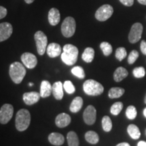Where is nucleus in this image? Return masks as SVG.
<instances>
[{
  "mask_svg": "<svg viewBox=\"0 0 146 146\" xmlns=\"http://www.w3.org/2000/svg\"><path fill=\"white\" fill-rule=\"evenodd\" d=\"M78 50L74 45L66 44L63 47V52L61 54V58L63 62L66 65L72 66L76 62L78 59Z\"/></svg>",
  "mask_w": 146,
  "mask_h": 146,
  "instance_id": "f257e3e1",
  "label": "nucleus"
},
{
  "mask_svg": "<svg viewBox=\"0 0 146 146\" xmlns=\"http://www.w3.org/2000/svg\"><path fill=\"white\" fill-rule=\"evenodd\" d=\"M26 69L21 63L15 62L10 65L9 74H10L11 79L14 83H21L23 81L24 77L26 75Z\"/></svg>",
  "mask_w": 146,
  "mask_h": 146,
  "instance_id": "f03ea898",
  "label": "nucleus"
},
{
  "mask_svg": "<svg viewBox=\"0 0 146 146\" xmlns=\"http://www.w3.org/2000/svg\"><path fill=\"white\" fill-rule=\"evenodd\" d=\"M31 114L26 109H21L16 116V128L18 131H24L28 129L31 123Z\"/></svg>",
  "mask_w": 146,
  "mask_h": 146,
  "instance_id": "7ed1b4c3",
  "label": "nucleus"
},
{
  "mask_svg": "<svg viewBox=\"0 0 146 146\" xmlns=\"http://www.w3.org/2000/svg\"><path fill=\"white\" fill-rule=\"evenodd\" d=\"M83 90L85 94L89 96H97L104 92V88L99 82L93 79H89L83 83Z\"/></svg>",
  "mask_w": 146,
  "mask_h": 146,
  "instance_id": "20e7f679",
  "label": "nucleus"
},
{
  "mask_svg": "<svg viewBox=\"0 0 146 146\" xmlns=\"http://www.w3.org/2000/svg\"><path fill=\"white\" fill-rule=\"evenodd\" d=\"M76 31V22L72 17L68 16L63 21L61 27V31L63 36L69 38L74 35Z\"/></svg>",
  "mask_w": 146,
  "mask_h": 146,
  "instance_id": "39448f33",
  "label": "nucleus"
},
{
  "mask_svg": "<svg viewBox=\"0 0 146 146\" xmlns=\"http://www.w3.org/2000/svg\"><path fill=\"white\" fill-rule=\"evenodd\" d=\"M35 40L36 42V50L40 56L45 54L47 45V37L43 32L39 31L35 34Z\"/></svg>",
  "mask_w": 146,
  "mask_h": 146,
  "instance_id": "423d86ee",
  "label": "nucleus"
},
{
  "mask_svg": "<svg viewBox=\"0 0 146 146\" xmlns=\"http://www.w3.org/2000/svg\"><path fill=\"white\" fill-rule=\"evenodd\" d=\"M113 12H114V9H113L112 5L105 4L102 5L100 8L98 9L96 14H95V16L98 21L104 22L109 19L112 16Z\"/></svg>",
  "mask_w": 146,
  "mask_h": 146,
  "instance_id": "0eeeda50",
  "label": "nucleus"
},
{
  "mask_svg": "<svg viewBox=\"0 0 146 146\" xmlns=\"http://www.w3.org/2000/svg\"><path fill=\"white\" fill-rule=\"evenodd\" d=\"M14 114V108L11 104H5L0 109V123L7 124L12 118Z\"/></svg>",
  "mask_w": 146,
  "mask_h": 146,
  "instance_id": "6e6552de",
  "label": "nucleus"
},
{
  "mask_svg": "<svg viewBox=\"0 0 146 146\" xmlns=\"http://www.w3.org/2000/svg\"><path fill=\"white\" fill-rule=\"evenodd\" d=\"M143 33V26L141 23H136L131 27L129 35V42L131 43H135L139 41L141 38Z\"/></svg>",
  "mask_w": 146,
  "mask_h": 146,
  "instance_id": "1a4fd4ad",
  "label": "nucleus"
},
{
  "mask_svg": "<svg viewBox=\"0 0 146 146\" xmlns=\"http://www.w3.org/2000/svg\"><path fill=\"white\" fill-rule=\"evenodd\" d=\"M83 119L87 125H94L96 120V110L93 106H88L83 113Z\"/></svg>",
  "mask_w": 146,
  "mask_h": 146,
  "instance_id": "9d476101",
  "label": "nucleus"
},
{
  "mask_svg": "<svg viewBox=\"0 0 146 146\" xmlns=\"http://www.w3.org/2000/svg\"><path fill=\"white\" fill-rule=\"evenodd\" d=\"M21 60L23 64L29 69L34 68L37 64V58L31 53H24L21 56Z\"/></svg>",
  "mask_w": 146,
  "mask_h": 146,
  "instance_id": "9b49d317",
  "label": "nucleus"
},
{
  "mask_svg": "<svg viewBox=\"0 0 146 146\" xmlns=\"http://www.w3.org/2000/svg\"><path fill=\"white\" fill-rule=\"evenodd\" d=\"M13 32V27L9 23L0 24V42L4 41L10 37Z\"/></svg>",
  "mask_w": 146,
  "mask_h": 146,
  "instance_id": "f8f14e48",
  "label": "nucleus"
},
{
  "mask_svg": "<svg viewBox=\"0 0 146 146\" xmlns=\"http://www.w3.org/2000/svg\"><path fill=\"white\" fill-rule=\"evenodd\" d=\"M41 95L40 93L31 91V92L25 93L23 94V100L27 105H33L39 101Z\"/></svg>",
  "mask_w": 146,
  "mask_h": 146,
  "instance_id": "ddd939ff",
  "label": "nucleus"
},
{
  "mask_svg": "<svg viewBox=\"0 0 146 146\" xmlns=\"http://www.w3.org/2000/svg\"><path fill=\"white\" fill-rule=\"evenodd\" d=\"M56 125L59 128H64L68 126L71 122V118L68 114L66 113H61L58 114L56 118Z\"/></svg>",
  "mask_w": 146,
  "mask_h": 146,
  "instance_id": "4468645a",
  "label": "nucleus"
},
{
  "mask_svg": "<svg viewBox=\"0 0 146 146\" xmlns=\"http://www.w3.org/2000/svg\"><path fill=\"white\" fill-rule=\"evenodd\" d=\"M47 54L50 58H56L62 54V47L56 43H52L47 47Z\"/></svg>",
  "mask_w": 146,
  "mask_h": 146,
  "instance_id": "2eb2a0df",
  "label": "nucleus"
},
{
  "mask_svg": "<svg viewBox=\"0 0 146 146\" xmlns=\"http://www.w3.org/2000/svg\"><path fill=\"white\" fill-rule=\"evenodd\" d=\"M63 84L62 82L57 81L52 85V94L54 98L58 100H61L64 96Z\"/></svg>",
  "mask_w": 146,
  "mask_h": 146,
  "instance_id": "dca6fc26",
  "label": "nucleus"
},
{
  "mask_svg": "<svg viewBox=\"0 0 146 146\" xmlns=\"http://www.w3.org/2000/svg\"><path fill=\"white\" fill-rule=\"evenodd\" d=\"M49 23L52 26L57 25L60 21V13L59 10L56 8H52L48 13Z\"/></svg>",
  "mask_w": 146,
  "mask_h": 146,
  "instance_id": "f3484780",
  "label": "nucleus"
},
{
  "mask_svg": "<svg viewBox=\"0 0 146 146\" xmlns=\"http://www.w3.org/2000/svg\"><path fill=\"white\" fill-rule=\"evenodd\" d=\"M48 140L51 144L54 145H62L64 143V137L58 133H52L48 136Z\"/></svg>",
  "mask_w": 146,
  "mask_h": 146,
  "instance_id": "a211bd4d",
  "label": "nucleus"
},
{
  "mask_svg": "<svg viewBox=\"0 0 146 146\" xmlns=\"http://www.w3.org/2000/svg\"><path fill=\"white\" fill-rule=\"evenodd\" d=\"M52 86L50 83L47 81H43L41 84V89H40V95L43 98H47L52 94Z\"/></svg>",
  "mask_w": 146,
  "mask_h": 146,
  "instance_id": "6ab92c4d",
  "label": "nucleus"
},
{
  "mask_svg": "<svg viewBox=\"0 0 146 146\" xmlns=\"http://www.w3.org/2000/svg\"><path fill=\"white\" fill-rule=\"evenodd\" d=\"M83 104V100L81 97H76L72 102H71L70 106V112L73 113H76L81 110Z\"/></svg>",
  "mask_w": 146,
  "mask_h": 146,
  "instance_id": "aec40b11",
  "label": "nucleus"
},
{
  "mask_svg": "<svg viewBox=\"0 0 146 146\" xmlns=\"http://www.w3.org/2000/svg\"><path fill=\"white\" fill-rule=\"evenodd\" d=\"M129 74L127 70L123 67H118L114 73V79L116 82L123 81Z\"/></svg>",
  "mask_w": 146,
  "mask_h": 146,
  "instance_id": "412c9836",
  "label": "nucleus"
},
{
  "mask_svg": "<svg viewBox=\"0 0 146 146\" xmlns=\"http://www.w3.org/2000/svg\"><path fill=\"white\" fill-rule=\"evenodd\" d=\"M95 51L92 47H87L82 54V59L85 62L90 63L94 59Z\"/></svg>",
  "mask_w": 146,
  "mask_h": 146,
  "instance_id": "4be33fe9",
  "label": "nucleus"
},
{
  "mask_svg": "<svg viewBox=\"0 0 146 146\" xmlns=\"http://www.w3.org/2000/svg\"><path fill=\"white\" fill-rule=\"evenodd\" d=\"M127 131L130 137L133 139H138L141 136L139 129L135 125H130L127 128Z\"/></svg>",
  "mask_w": 146,
  "mask_h": 146,
  "instance_id": "5701e85b",
  "label": "nucleus"
},
{
  "mask_svg": "<svg viewBox=\"0 0 146 146\" xmlns=\"http://www.w3.org/2000/svg\"><path fill=\"white\" fill-rule=\"evenodd\" d=\"M85 138L87 142L91 144H96L99 141V135L97 133L93 131H89L85 133Z\"/></svg>",
  "mask_w": 146,
  "mask_h": 146,
  "instance_id": "b1692460",
  "label": "nucleus"
},
{
  "mask_svg": "<svg viewBox=\"0 0 146 146\" xmlns=\"http://www.w3.org/2000/svg\"><path fill=\"white\" fill-rule=\"evenodd\" d=\"M125 93V89L121 87H112L110 89L108 92V96L111 99L118 98L121 97Z\"/></svg>",
  "mask_w": 146,
  "mask_h": 146,
  "instance_id": "393cba45",
  "label": "nucleus"
},
{
  "mask_svg": "<svg viewBox=\"0 0 146 146\" xmlns=\"http://www.w3.org/2000/svg\"><path fill=\"white\" fill-rule=\"evenodd\" d=\"M67 141L68 146H78L79 145L78 136L74 131H70L67 134Z\"/></svg>",
  "mask_w": 146,
  "mask_h": 146,
  "instance_id": "a878e982",
  "label": "nucleus"
},
{
  "mask_svg": "<svg viewBox=\"0 0 146 146\" xmlns=\"http://www.w3.org/2000/svg\"><path fill=\"white\" fill-rule=\"evenodd\" d=\"M102 128H103L104 131H106V132H110V131L112 130V123L109 116H104L102 120Z\"/></svg>",
  "mask_w": 146,
  "mask_h": 146,
  "instance_id": "bb28decb",
  "label": "nucleus"
},
{
  "mask_svg": "<svg viewBox=\"0 0 146 146\" xmlns=\"http://www.w3.org/2000/svg\"><path fill=\"white\" fill-rule=\"evenodd\" d=\"M123 108V104L120 102H118L114 103L110 108V112L111 114L116 116L120 114V112H121V110Z\"/></svg>",
  "mask_w": 146,
  "mask_h": 146,
  "instance_id": "cd10ccee",
  "label": "nucleus"
},
{
  "mask_svg": "<svg viewBox=\"0 0 146 146\" xmlns=\"http://www.w3.org/2000/svg\"><path fill=\"white\" fill-rule=\"evenodd\" d=\"M100 48L103 52V54L106 56H108L112 54V47L108 42H102L100 44Z\"/></svg>",
  "mask_w": 146,
  "mask_h": 146,
  "instance_id": "c85d7f7f",
  "label": "nucleus"
},
{
  "mask_svg": "<svg viewBox=\"0 0 146 146\" xmlns=\"http://www.w3.org/2000/svg\"><path fill=\"white\" fill-rule=\"evenodd\" d=\"M72 74H74V76H76V77L79 78H84L85 76V73L84 71V69L82 68L81 66H74V68H72L71 70Z\"/></svg>",
  "mask_w": 146,
  "mask_h": 146,
  "instance_id": "c756f323",
  "label": "nucleus"
},
{
  "mask_svg": "<svg viewBox=\"0 0 146 146\" xmlns=\"http://www.w3.org/2000/svg\"><path fill=\"white\" fill-rule=\"evenodd\" d=\"M137 110L136 108L133 106H129L126 110V116L130 120H133L136 118L137 116Z\"/></svg>",
  "mask_w": 146,
  "mask_h": 146,
  "instance_id": "7c9ffc66",
  "label": "nucleus"
},
{
  "mask_svg": "<svg viewBox=\"0 0 146 146\" xmlns=\"http://www.w3.org/2000/svg\"><path fill=\"white\" fill-rule=\"evenodd\" d=\"M115 56H116V58H117V60H119V61H122V60L127 57V50H126L125 47H118V48L116 49Z\"/></svg>",
  "mask_w": 146,
  "mask_h": 146,
  "instance_id": "2f4dec72",
  "label": "nucleus"
},
{
  "mask_svg": "<svg viewBox=\"0 0 146 146\" xmlns=\"http://www.w3.org/2000/svg\"><path fill=\"white\" fill-rule=\"evenodd\" d=\"M133 75L136 78H143L145 75V70L143 67H137L133 71Z\"/></svg>",
  "mask_w": 146,
  "mask_h": 146,
  "instance_id": "473e14b6",
  "label": "nucleus"
},
{
  "mask_svg": "<svg viewBox=\"0 0 146 146\" xmlns=\"http://www.w3.org/2000/svg\"><path fill=\"white\" fill-rule=\"evenodd\" d=\"M64 89L68 94H72L75 91V87L73 85L72 83L70 81H66L63 84Z\"/></svg>",
  "mask_w": 146,
  "mask_h": 146,
  "instance_id": "72a5a7b5",
  "label": "nucleus"
},
{
  "mask_svg": "<svg viewBox=\"0 0 146 146\" xmlns=\"http://www.w3.org/2000/svg\"><path fill=\"white\" fill-rule=\"evenodd\" d=\"M139 57V53L136 50H133L130 54L129 55V57H128V63L129 64H133V63L135 62Z\"/></svg>",
  "mask_w": 146,
  "mask_h": 146,
  "instance_id": "f704fd0d",
  "label": "nucleus"
},
{
  "mask_svg": "<svg viewBox=\"0 0 146 146\" xmlns=\"http://www.w3.org/2000/svg\"><path fill=\"white\" fill-rule=\"evenodd\" d=\"M7 13H8L7 9L0 5V19H2V18H5L7 15Z\"/></svg>",
  "mask_w": 146,
  "mask_h": 146,
  "instance_id": "c9c22d12",
  "label": "nucleus"
},
{
  "mask_svg": "<svg viewBox=\"0 0 146 146\" xmlns=\"http://www.w3.org/2000/svg\"><path fill=\"white\" fill-rule=\"evenodd\" d=\"M119 1L123 3L124 5L128 7L132 6L133 3H134V0H119Z\"/></svg>",
  "mask_w": 146,
  "mask_h": 146,
  "instance_id": "e433bc0d",
  "label": "nucleus"
},
{
  "mask_svg": "<svg viewBox=\"0 0 146 146\" xmlns=\"http://www.w3.org/2000/svg\"><path fill=\"white\" fill-rule=\"evenodd\" d=\"M140 48H141V52L143 54L146 55V41H142L141 43V45H140Z\"/></svg>",
  "mask_w": 146,
  "mask_h": 146,
  "instance_id": "4c0bfd02",
  "label": "nucleus"
},
{
  "mask_svg": "<svg viewBox=\"0 0 146 146\" xmlns=\"http://www.w3.org/2000/svg\"><path fill=\"white\" fill-rule=\"evenodd\" d=\"M116 146H131L129 145V143H126V142H123V143H118L117 145Z\"/></svg>",
  "mask_w": 146,
  "mask_h": 146,
  "instance_id": "58836bf2",
  "label": "nucleus"
},
{
  "mask_svg": "<svg viewBox=\"0 0 146 146\" xmlns=\"http://www.w3.org/2000/svg\"><path fill=\"white\" fill-rule=\"evenodd\" d=\"M137 146H146V142L143 141H139L137 144Z\"/></svg>",
  "mask_w": 146,
  "mask_h": 146,
  "instance_id": "ea45409f",
  "label": "nucleus"
},
{
  "mask_svg": "<svg viewBox=\"0 0 146 146\" xmlns=\"http://www.w3.org/2000/svg\"><path fill=\"white\" fill-rule=\"evenodd\" d=\"M138 2L142 5H146V0H137Z\"/></svg>",
  "mask_w": 146,
  "mask_h": 146,
  "instance_id": "a19ab883",
  "label": "nucleus"
},
{
  "mask_svg": "<svg viewBox=\"0 0 146 146\" xmlns=\"http://www.w3.org/2000/svg\"><path fill=\"white\" fill-rule=\"evenodd\" d=\"M25 2H26L27 3H28V4H31V3H32L33 1H35V0H25Z\"/></svg>",
  "mask_w": 146,
  "mask_h": 146,
  "instance_id": "79ce46f5",
  "label": "nucleus"
},
{
  "mask_svg": "<svg viewBox=\"0 0 146 146\" xmlns=\"http://www.w3.org/2000/svg\"><path fill=\"white\" fill-rule=\"evenodd\" d=\"M143 114H144V116H145V117L146 118V108L144 109V110H143Z\"/></svg>",
  "mask_w": 146,
  "mask_h": 146,
  "instance_id": "37998d69",
  "label": "nucleus"
},
{
  "mask_svg": "<svg viewBox=\"0 0 146 146\" xmlns=\"http://www.w3.org/2000/svg\"><path fill=\"white\" fill-rule=\"evenodd\" d=\"M29 86H33V83H29Z\"/></svg>",
  "mask_w": 146,
  "mask_h": 146,
  "instance_id": "c03bdc74",
  "label": "nucleus"
},
{
  "mask_svg": "<svg viewBox=\"0 0 146 146\" xmlns=\"http://www.w3.org/2000/svg\"><path fill=\"white\" fill-rule=\"evenodd\" d=\"M144 102H145V104H146V95H145V100H144Z\"/></svg>",
  "mask_w": 146,
  "mask_h": 146,
  "instance_id": "a18cd8bd",
  "label": "nucleus"
},
{
  "mask_svg": "<svg viewBox=\"0 0 146 146\" xmlns=\"http://www.w3.org/2000/svg\"><path fill=\"white\" fill-rule=\"evenodd\" d=\"M145 133H146V131H145Z\"/></svg>",
  "mask_w": 146,
  "mask_h": 146,
  "instance_id": "49530a36",
  "label": "nucleus"
}]
</instances>
